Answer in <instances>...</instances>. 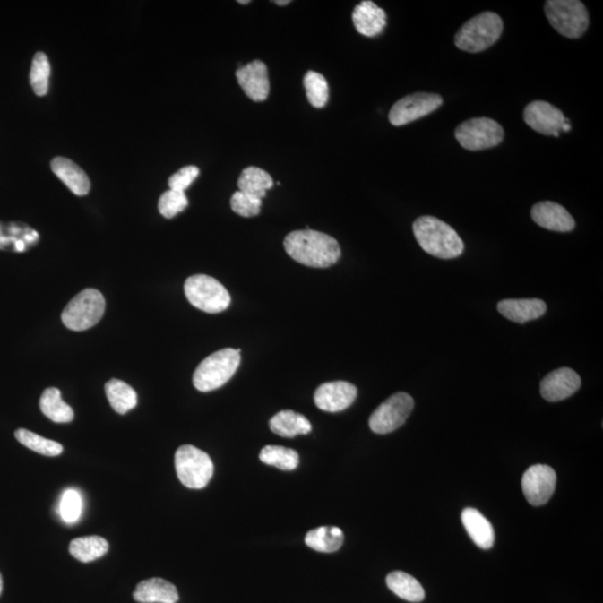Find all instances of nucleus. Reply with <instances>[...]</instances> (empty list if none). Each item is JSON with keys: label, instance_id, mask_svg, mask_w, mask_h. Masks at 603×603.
<instances>
[{"label": "nucleus", "instance_id": "32", "mask_svg": "<svg viewBox=\"0 0 603 603\" xmlns=\"http://www.w3.org/2000/svg\"><path fill=\"white\" fill-rule=\"evenodd\" d=\"M304 88L311 106L321 108L329 101V84L325 77L314 71H308L304 76Z\"/></svg>", "mask_w": 603, "mask_h": 603}, {"label": "nucleus", "instance_id": "17", "mask_svg": "<svg viewBox=\"0 0 603 603\" xmlns=\"http://www.w3.org/2000/svg\"><path fill=\"white\" fill-rule=\"evenodd\" d=\"M530 216L535 224L542 228L559 233H569L573 230L575 221L569 211L559 203L552 202H541L534 205L530 211Z\"/></svg>", "mask_w": 603, "mask_h": 603}, {"label": "nucleus", "instance_id": "31", "mask_svg": "<svg viewBox=\"0 0 603 603\" xmlns=\"http://www.w3.org/2000/svg\"><path fill=\"white\" fill-rule=\"evenodd\" d=\"M15 437L22 446L40 453V455L56 457L63 452V446L60 443L51 441L39 435L31 433L30 430L18 429Z\"/></svg>", "mask_w": 603, "mask_h": 603}, {"label": "nucleus", "instance_id": "8", "mask_svg": "<svg viewBox=\"0 0 603 603\" xmlns=\"http://www.w3.org/2000/svg\"><path fill=\"white\" fill-rule=\"evenodd\" d=\"M175 466L180 482L192 489L205 488L214 475V464L210 455L192 445L180 446L177 450Z\"/></svg>", "mask_w": 603, "mask_h": 603}, {"label": "nucleus", "instance_id": "30", "mask_svg": "<svg viewBox=\"0 0 603 603\" xmlns=\"http://www.w3.org/2000/svg\"><path fill=\"white\" fill-rule=\"evenodd\" d=\"M260 460L266 465L275 466L285 471L294 470L300 464L297 452L282 446H265L261 451Z\"/></svg>", "mask_w": 603, "mask_h": 603}, {"label": "nucleus", "instance_id": "10", "mask_svg": "<svg viewBox=\"0 0 603 603\" xmlns=\"http://www.w3.org/2000/svg\"><path fill=\"white\" fill-rule=\"evenodd\" d=\"M414 399L406 392H397L374 411L369 419L370 429L374 433L384 435L394 432L406 423L414 410Z\"/></svg>", "mask_w": 603, "mask_h": 603}, {"label": "nucleus", "instance_id": "6", "mask_svg": "<svg viewBox=\"0 0 603 603\" xmlns=\"http://www.w3.org/2000/svg\"><path fill=\"white\" fill-rule=\"evenodd\" d=\"M185 297L198 310L216 314L230 306V294L223 284L211 276H190L185 283Z\"/></svg>", "mask_w": 603, "mask_h": 603}, {"label": "nucleus", "instance_id": "16", "mask_svg": "<svg viewBox=\"0 0 603 603\" xmlns=\"http://www.w3.org/2000/svg\"><path fill=\"white\" fill-rule=\"evenodd\" d=\"M581 387V378L570 368H561L546 375L541 383V394L547 401L556 402L573 396Z\"/></svg>", "mask_w": 603, "mask_h": 603}, {"label": "nucleus", "instance_id": "36", "mask_svg": "<svg viewBox=\"0 0 603 603\" xmlns=\"http://www.w3.org/2000/svg\"><path fill=\"white\" fill-rule=\"evenodd\" d=\"M39 239V234L34 230L22 233V226L11 224L8 227L0 223V249H7L13 245L15 246L17 242L24 240L27 244H31Z\"/></svg>", "mask_w": 603, "mask_h": 603}, {"label": "nucleus", "instance_id": "21", "mask_svg": "<svg viewBox=\"0 0 603 603\" xmlns=\"http://www.w3.org/2000/svg\"><path fill=\"white\" fill-rule=\"evenodd\" d=\"M135 601L140 603H177L178 591L167 580L152 578L140 582L134 592Z\"/></svg>", "mask_w": 603, "mask_h": 603}, {"label": "nucleus", "instance_id": "5", "mask_svg": "<svg viewBox=\"0 0 603 603\" xmlns=\"http://www.w3.org/2000/svg\"><path fill=\"white\" fill-rule=\"evenodd\" d=\"M544 11L557 33L568 39H579L589 27V13L579 0H547Z\"/></svg>", "mask_w": 603, "mask_h": 603}, {"label": "nucleus", "instance_id": "40", "mask_svg": "<svg viewBox=\"0 0 603 603\" xmlns=\"http://www.w3.org/2000/svg\"><path fill=\"white\" fill-rule=\"evenodd\" d=\"M274 4H279V6H285V4H291V2H289V0H284V2H283V0H282V2H280V0H276V2H274Z\"/></svg>", "mask_w": 603, "mask_h": 603}, {"label": "nucleus", "instance_id": "38", "mask_svg": "<svg viewBox=\"0 0 603 603\" xmlns=\"http://www.w3.org/2000/svg\"><path fill=\"white\" fill-rule=\"evenodd\" d=\"M198 176L199 169L196 166H187L172 175L168 184L171 190L185 193V190L190 187Z\"/></svg>", "mask_w": 603, "mask_h": 603}, {"label": "nucleus", "instance_id": "7", "mask_svg": "<svg viewBox=\"0 0 603 603\" xmlns=\"http://www.w3.org/2000/svg\"><path fill=\"white\" fill-rule=\"evenodd\" d=\"M106 311V300L98 289H86L72 298L62 313L67 329L85 331L97 325Z\"/></svg>", "mask_w": 603, "mask_h": 603}, {"label": "nucleus", "instance_id": "2", "mask_svg": "<svg viewBox=\"0 0 603 603\" xmlns=\"http://www.w3.org/2000/svg\"><path fill=\"white\" fill-rule=\"evenodd\" d=\"M412 230L420 247L429 255L452 260L464 252V242L457 231L436 217H419L415 220Z\"/></svg>", "mask_w": 603, "mask_h": 603}, {"label": "nucleus", "instance_id": "11", "mask_svg": "<svg viewBox=\"0 0 603 603\" xmlns=\"http://www.w3.org/2000/svg\"><path fill=\"white\" fill-rule=\"evenodd\" d=\"M443 104L441 95L415 93L399 99L389 113V121L394 126L411 124L436 111Z\"/></svg>", "mask_w": 603, "mask_h": 603}, {"label": "nucleus", "instance_id": "18", "mask_svg": "<svg viewBox=\"0 0 603 603\" xmlns=\"http://www.w3.org/2000/svg\"><path fill=\"white\" fill-rule=\"evenodd\" d=\"M353 25L357 33L366 38H375L387 26V13L378 4L370 0H365L357 4L352 13Z\"/></svg>", "mask_w": 603, "mask_h": 603}, {"label": "nucleus", "instance_id": "26", "mask_svg": "<svg viewBox=\"0 0 603 603\" xmlns=\"http://www.w3.org/2000/svg\"><path fill=\"white\" fill-rule=\"evenodd\" d=\"M387 586L394 595L403 600L421 602L425 599L423 586L410 574L402 571H393L387 577Z\"/></svg>", "mask_w": 603, "mask_h": 603}, {"label": "nucleus", "instance_id": "42", "mask_svg": "<svg viewBox=\"0 0 603 603\" xmlns=\"http://www.w3.org/2000/svg\"><path fill=\"white\" fill-rule=\"evenodd\" d=\"M249 3H251L249 0H238V4H247Z\"/></svg>", "mask_w": 603, "mask_h": 603}, {"label": "nucleus", "instance_id": "14", "mask_svg": "<svg viewBox=\"0 0 603 603\" xmlns=\"http://www.w3.org/2000/svg\"><path fill=\"white\" fill-rule=\"evenodd\" d=\"M357 389L347 381H332L321 384L314 393V402L319 409L326 412L346 410L355 402Z\"/></svg>", "mask_w": 603, "mask_h": 603}, {"label": "nucleus", "instance_id": "12", "mask_svg": "<svg viewBox=\"0 0 603 603\" xmlns=\"http://www.w3.org/2000/svg\"><path fill=\"white\" fill-rule=\"evenodd\" d=\"M556 471L547 465L530 466L522 478L524 495L533 506L547 504L556 491Z\"/></svg>", "mask_w": 603, "mask_h": 603}, {"label": "nucleus", "instance_id": "23", "mask_svg": "<svg viewBox=\"0 0 603 603\" xmlns=\"http://www.w3.org/2000/svg\"><path fill=\"white\" fill-rule=\"evenodd\" d=\"M270 428L280 437L293 438L311 433L312 425L306 417L296 411L283 410L270 420Z\"/></svg>", "mask_w": 603, "mask_h": 603}, {"label": "nucleus", "instance_id": "29", "mask_svg": "<svg viewBox=\"0 0 603 603\" xmlns=\"http://www.w3.org/2000/svg\"><path fill=\"white\" fill-rule=\"evenodd\" d=\"M108 551V543L106 538L90 535V537L77 538L70 544V553L76 560L89 564L99 559Z\"/></svg>", "mask_w": 603, "mask_h": 603}, {"label": "nucleus", "instance_id": "20", "mask_svg": "<svg viewBox=\"0 0 603 603\" xmlns=\"http://www.w3.org/2000/svg\"><path fill=\"white\" fill-rule=\"evenodd\" d=\"M497 310L503 316L516 323L539 319L547 312V304L538 298L522 300H503L497 304Z\"/></svg>", "mask_w": 603, "mask_h": 603}, {"label": "nucleus", "instance_id": "19", "mask_svg": "<svg viewBox=\"0 0 603 603\" xmlns=\"http://www.w3.org/2000/svg\"><path fill=\"white\" fill-rule=\"evenodd\" d=\"M52 170L57 178L76 196H86L90 189L88 175L70 159L56 157L51 163Z\"/></svg>", "mask_w": 603, "mask_h": 603}, {"label": "nucleus", "instance_id": "35", "mask_svg": "<svg viewBox=\"0 0 603 603\" xmlns=\"http://www.w3.org/2000/svg\"><path fill=\"white\" fill-rule=\"evenodd\" d=\"M82 510H83V501L76 489H66L63 493L60 503L61 518L66 523H75L80 520Z\"/></svg>", "mask_w": 603, "mask_h": 603}, {"label": "nucleus", "instance_id": "37", "mask_svg": "<svg viewBox=\"0 0 603 603\" xmlns=\"http://www.w3.org/2000/svg\"><path fill=\"white\" fill-rule=\"evenodd\" d=\"M230 207L235 214L249 219V217L260 215L262 201L249 197L238 190L230 199Z\"/></svg>", "mask_w": 603, "mask_h": 603}, {"label": "nucleus", "instance_id": "3", "mask_svg": "<svg viewBox=\"0 0 603 603\" xmlns=\"http://www.w3.org/2000/svg\"><path fill=\"white\" fill-rule=\"evenodd\" d=\"M503 21L495 13L485 12L466 22L455 35V45L461 51L479 53L487 51L500 39Z\"/></svg>", "mask_w": 603, "mask_h": 603}, {"label": "nucleus", "instance_id": "22", "mask_svg": "<svg viewBox=\"0 0 603 603\" xmlns=\"http://www.w3.org/2000/svg\"><path fill=\"white\" fill-rule=\"evenodd\" d=\"M462 524L476 546L488 550L494 544L495 533L489 521L478 510L467 507L461 513Z\"/></svg>", "mask_w": 603, "mask_h": 603}, {"label": "nucleus", "instance_id": "15", "mask_svg": "<svg viewBox=\"0 0 603 603\" xmlns=\"http://www.w3.org/2000/svg\"><path fill=\"white\" fill-rule=\"evenodd\" d=\"M236 79L246 97L252 101L263 102L269 98L270 80L264 62L256 60L240 66L236 71Z\"/></svg>", "mask_w": 603, "mask_h": 603}, {"label": "nucleus", "instance_id": "24", "mask_svg": "<svg viewBox=\"0 0 603 603\" xmlns=\"http://www.w3.org/2000/svg\"><path fill=\"white\" fill-rule=\"evenodd\" d=\"M239 192L257 201H262L266 193L273 187L274 181L270 174L257 167H248L244 169L238 178Z\"/></svg>", "mask_w": 603, "mask_h": 603}, {"label": "nucleus", "instance_id": "13", "mask_svg": "<svg viewBox=\"0 0 603 603\" xmlns=\"http://www.w3.org/2000/svg\"><path fill=\"white\" fill-rule=\"evenodd\" d=\"M524 121L530 128L544 135L559 137L565 122L564 112L551 103L534 101L528 104L524 110Z\"/></svg>", "mask_w": 603, "mask_h": 603}, {"label": "nucleus", "instance_id": "28", "mask_svg": "<svg viewBox=\"0 0 603 603\" xmlns=\"http://www.w3.org/2000/svg\"><path fill=\"white\" fill-rule=\"evenodd\" d=\"M344 541L341 529L337 527H320L310 530L306 537V544L312 550L333 553L340 550Z\"/></svg>", "mask_w": 603, "mask_h": 603}, {"label": "nucleus", "instance_id": "9", "mask_svg": "<svg viewBox=\"0 0 603 603\" xmlns=\"http://www.w3.org/2000/svg\"><path fill=\"white\" fill-rule=\"evenodd\" d=\"M455 137L462 148L469 151H487L498 146L504 139V130L495 120L475 117L458 125Z\"/></svg>", "mask_w": 603, "mask_h": 603}, {"label": "nucleus", "instance_id": "25", "mask_svg": "<svg viewBox=\"0 0 603 603\" xmlns=\"http://www.w3.org/2000/svg\"><path fill=\"white\" fill-rule=\"evenodd\" d=\"M40 410L48 419L57 424L71 423L74 419V411L61 397L60 390L47 388L40 397Z\"/></svg>", "mask_w": 603, "mask_h": 603}, {"label": "nucleus", "instance_id": "39", "mask_svg": "<svg viewBox=\"0 0 603 603\" xmlns=\"http://www.w3.org/2000/svg\"><path fill=\"white\" fill-rule=\"evenodd\" d=\"M562 130L564 131V133H569L571 130V125L568 119H565L564 126H562Z\"/></svg>", "mask_w": 603, "mask_h": 603}, {"label": "nucleus", "instance_id": "34", "mask_svg": "<svg viewBox=\"0 0 603 603\" xmlns=\"http://www.w3.org/2000/svg\"><path fill=\"white\" fill-rule=\"evenodd\" d=\"M158 207L165 219L171 220L188 207V198L183 192L169 189L159 199Z\"/></svg>", "mask_w": 603, "mask_h": 603}, {"label": "nucleus", "instance_id": "33", "mask_svg": "<svg viewBox=\"0 0 603 603\" xmlns=\"http://www.w3.org/2000/svg\"><path fill=\"white\" fill-rule=\"evenodd\" d=\"M49 76H51V65L48 57L44 53H36L31 63L30 82L31 88L39 97L47 95L49 89Z\"/></svg>", "mask_w": 603, "mask_h": 603}, {"label": "nucleus", "instance_id": "4", "mask_svg": "<svg viewBox=\"0 0 603 603\" xmlns=\"http://www.w3.org/2000/svg\"><path fill=\"white\" fill-rule=\"evenodd\" d=\"M240 365V349L226 348L212 353L198 366L194 371L193 383L194 388L202 392L223 387L233 378Z\"/></svg>", "mask_w": 603, "mask_h": 603}, {"label": "nucleus", "instance_id": "41", "mask_svg": "<svg viewBox=\"0 0 603 603\" xmlns=\"http://www.w3.org/2000/svg\"><path fill=\"white\" fill-rule=\"evenodd\" d=\"M3 592V577L2 574H0V595H2Z\"/></svg>", "mask_w": 603, "mask_h": 603}, {"label": "nucleus", "instance_id": "1", "mask_svg": "<svg viewBox=\"0 0 603 603\" xmlns=\"http://www.w3.org/2000/svg\"><path fill=\"white\" fill-rule=\"evenodd\" d=\"M284 248L294 261L314 269L332 266L341 257V248L332 236L312 229L289 233Z\"/></svg>", "mask_w": 603, "mask_h": 603}, {"label": "nucleus", "instance_id": "27", "mask_svg": "<svg viewBox=\"0 0 603 603\" xmlns=\"http://www.w3.org/2000/svg\"><path fill=\"white\" fill-rule=\"evenodd\" d=\"M108 402L117 414L125 415L138 403V394L133 387L124 381L112 379L106 384Z\"/></svg>", "mask_w": 603, "mask_h": 603}]
</instances>
